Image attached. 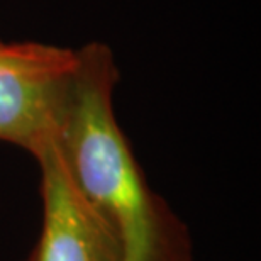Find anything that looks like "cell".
I'll use <instances>...</instances> for the list:
<instances>
[{"mask_svg": "<svg viewBox=\"0 0 261 261\" xmlns=\"http://www.w3.org/2000/svg\"><path fill=\"white\" fill-rule=\"evenodd\" d=\"M75 53L70 97L53 143L68 180L124 261H190L185 226L151 190L116 119L119 70L112 51L88 43Z\"/></svg>", "mask_w": 261, "mask_h": 261, "instance_id": "1", "label": "cell"}, {"mask_svg": "<svg viewBox=\"0 0 261 261\" xmlns=\"http://www.w3.org/2000/svg\"><path fill=\"white\" fill-rule=\"evenodd\" d=\"M75 60L66 48L0 41V141L33 156L55 143Z\"/></svg>", "mask_w": 261, "mask_h": 261, "instance_id": "2", "label": "cell"}, {"mask_svg": "<svg viewBox=\"0 0 261 261\" xmlns=\"http://www.w3.org/2000/svg\"><path fill=\"white\" fill-rule=\"evenodd\" d=\"M34 158L41 171L43 226L25 261H124L111 234L68 180L55 146Z\"/></svg>", "mask_w": 261, "mask_h": 261, "instance_id": "3", "label": "cell"}]
</instances>
